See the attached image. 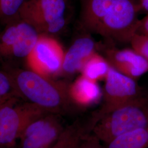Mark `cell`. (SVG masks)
I'll use <instances>...</instances> for the list:
<instances>
[{"label": "cell", "mask_w": 148, "mask_h": 148, "mask_svg": "<svg viewBox=\"0 0 148 148\" xmlns=\"http://www.w3.org/2000/svg\"><path fill=\"white\" fill-rule=\"evenodd\" d=\"M8 74L17 95L23 101L60 115L67 114L74 106L69 96V85L32 70H19Z\"/></svg>", "instance_id": "6da1fadb"}, {"label": "cell", "mask_w": 148, "mask_h": 148, "mask_svg": "<svg viewBox=\"0 0 148 148\" xmlns=\"http://www.w3.org/2000/svg\"><path fill=\"white\" fill-rule=\"evenodd\" d=\"M148 126V93L117 108L95 123L92 133L107 144L118 136Z\"/></svg>", "instance_id": "7a4b0ae2"}, {"label": "cell", "mask_w": 148, "mask_h": 148, "mask_svg": "<svg viewBox=\"0 0 148 148\" xmlns=\"http://www.w3.org/2000/svg\"><path fill=\"white\" fill-rule=\"evenodd\" d=\"M69 0H27L19 19L34 27L40 35L58 34L65 27Z\"/></svg>", "instance_id": "3957f363"}, {"label": "cell", "mask_w": 148, "mask_h": 148, "mask_svg": "<svg viewBox=\"0 0 148 148\" xmlns=\"http://www.w3.org/2000/svg\"><path fill=\"white\" fill-rule=\"evenodd\" d=\"M140 11L139 0H114L95 33L109 41L130 43L137 31Z\"/></svg>", "instance_id": "277c9868"}, {"label": "cell", "mask_w": 148, "mask_h": 148, "mask_svg": "<svg viewBox=\"0 0 148 148\" xmlns=\"http://www.w3.org/2000/svg\"><path fill=\"white\" fill-rule=\"evenodd\" d=\"M16 97L0 106V147H11L32 121L49 113L29 102L20 101Z\"/></svg>", "instance_id": "5b68a950"}, {"label": "cell", "mask_w": 148, "mask_h": 148, "mask_svg": "<svg viewBox=\"0 0 148 148\" xmlns=\"http://www.w3.org/2000/svg\"><path fill=\"white\" fill-rule=\"evenodd\" d=\"M103 103L88 120L91 132L95 123L106 115L129 101L141 95L145 90L133 79L110 67L105 78Z\"/></svg>", "instance_id": "8992f818"}, {"label": "cell", "mask_w": 148, "mask_h": 148, "mask_svg": "<svg viewBox=\"0 0 148 148\" xmlns=\"http://www.w3.org/2000/svg\"><path fill=\"white\" fill-rule=\"evenodd\" d=\"M9 24L0 34V56L27 58L40 34L30 24L20 19Z\"/></svg>", "instance_id": "52a82bcc"}, {"label": "cell", "mask_w": 148, "mask_h": 148, "mask_svg": "<svg viewBox=\"0 0 148 148\" xmlns=\"http://www.w3.org/2000/svg\"><path fill=\"white\" fill-rule=\"evenodd\" d=\"M62 115L47 113L31 122L22 133L17 148H51L65 127Z\"/></svg>", "instance_id": "ba28073f"}, {"label": "cell", "mask_w": 148, "mask_h": 148, "mask_svg": "<svg viewBox=\"0 0 148 148\" xmlns=\"http://www.w3.org/2000/svg\"><path fill=\"white\" fill-rule=\"evenodd\" d=\"M64 54L63 47L56 39L40 35L27 61L30 70L51 78L61 74Z\"/></svg>", "instance_id": "9c48e42d"}, {"label": "cell", "mask_w": 148, "mask_h": 148, "mask_svg": "<svg viewBox=\"0 0 148 148\" xmlns=\"http://www.w3.org/2000/svg\"><path fill=\"white\" fill-rule=\"evenodd\" d=\"M103 53L111 67L136 81L148 71V60L132 48L108 46Z\"/></svg>", "instance_id": "30bf717a"}, {"label": "cell", "mask_w": 148, "mask_h": 148, "mask_svg": "<svg viewBox=\"0 0 148 148\" xmlns=\"http://www.w3.org/2000/svg\"><path fill=\"white\" fill-rule=\"evenodd\" d=\"M90 33L85 30L65 52L62 74L71 76L80 73L86 61L97 52V44Z\"/></svg>", "instance_id": "8fae6325"}, {"label": "cell", "mask_w": 148, "mask_h": 148, "mask_svg": "<svg viewBox=\"0 0 148 148\" xmlns=\"http://www.w3.org/2000/svg\"><path fill=\"white\" fill-rule=\"evenodd\" d=\"M69 94L74 106L88 107L97 103L103 97L97 81L81 75L69 85Z\"/></svg>", "instance_id": "7c38bea8"}, {"label": "cell", "mask_w": 148, "mask_h": 148, "mask_svg": "<svg viewBox=\"0 0 148 148\" xmlns=\"http://www.w3.org/2000/svg\"><path fill=\"white\" fill-rule=\"evenodd\" d=\"M114 0H80V24L83 29L95 32Z\"/></svg>", "instance_id": "4fadbf2b"}, {"label": "cell", "mask_w": 148, "mask_h": 148, "mask_svg": "<svg viewBox=\"0 0 148 148\" xmlns=\"http://www.w3.org/2000/svg\"><path fill=\"white\" fill-rule=\"evenodd\" d=\"M90 133L88 121L77 119L65 127L57 141L51 148H78L84 139Z\"/></svg>", "instance_id": "5bb4252c"}, {"label": "cell", "mask_w": 148, "mask_h": 148, "mask_svg": "<svg viewBox=\"0 0 148 148\" xmlns=\"http://www.w3.org/2000/svg\"><path fill=\"white\" fill-rule=\"evenodd\" d=\"M106 148H148V126L117 137L106 144Z\"/></svg>", "instance_id": "9a60e30c"}, {"label": "cell", "mask_w": 148, "mask_h": 148, "mask_svg": "<svg viewBox=\"0 0 148 148\" xmlns=\"http://www.w3.org/2000/svg\"><path fill=\"white\" fill-rule=\"evenodd\" d=\"M110 67L104 56L95 52L86 61L80 73L87 79L98 81L105 79Z\"/></svg>", "instance_id": "2e32d148"}, {"label": "cell", "mask_w": 148, "mask_h": 148, "mask_svg": "<svg viewBox=\"0 0 148 148\" xmlns=\"http://www.w3.org/2000/svg\"><path fill=\"white\" fill-rule=\"evenodd\" d=\"M27 0H0V20L12 23L19 19V12Z\"/></svg>", "instance_id": "e0dca14e"}, {"label": "cell", "mask_w": 148, "mask_h": 148, "mask_svg": "<svg viewBox=\"0 0 148 148\" xmlns=\"http://www.w3.org/2000/svg\"><path fill=\"white\" fill-rule=\"evenodd\" d=\"M16 97L18 95L10 75L0 70V106Z\"/></svg>", "instance_id": "ac0fdd59"}, {"label": "cell", "mask_w": 148, "mask_h": 148, "mask_svg": "<svg viewBox=\"0 0 148 148\" xmlns=\"http://www.w3.org/2000/svg\"><path fill=\"white\" fill-rule=\"evenodd\" d=\"M132 48L148 61V36L136 33L130 41Z\"/></svg>", "instance_id": "d6986e66"}, {"label": "cell", "mask_w": 148, "mask_h": 148, "mask_svg": "<svg viewBox=\"0 0 148 148\" xmlns=\"http://www.w3.org/2000/svg\"><path fill=\"white\" fill-rule=\"evenodd\" d=\"M101 140L90 133L86 136L78 148H106V146L101 144Z\"/></svg>", "instance_id": "ffe728a7"}, {"label": "cell", "mask_w": 148, "mask_h": 148, "mask_svg": "<svg viewBox=\"0 0 148 148\" xmlns=\"http://www.w3.org/2000/svg\"><path fill=\"white\" fill-rule=\"evenodd\" d=\"M136 33L148 36V14L142 19H140Z\"/></svg>", "instance_id": "44dd1931"}, {"label": "cell", "mask_w": 148, "mask_h": 148, "mask_svg": "<svg viewBox=\"0 0 148 148\" xmlns=\"http://www.w3.org/2000/svg\"><path fill=\"white\" fill-rule=\"evenodd\" d=\"M139 3L141 11H145L148 13V0H139Z\"/></svg>", "instance_id": "7402d4cb"}, {"label": "cell", "mask_w": 148, "mask_h": 148, "mask_svg": "<svg viewBox=\"0 0 148 148\" xmlns=\"http://www.w3.org/2000/svg\"><path fill=\"white\" fill-rule=\"evenodd\" d=\"M0 148H17V147H16V145L14 147H0Z\"/></svg>", "instance_id": "603a6c76"}]
</instances>
